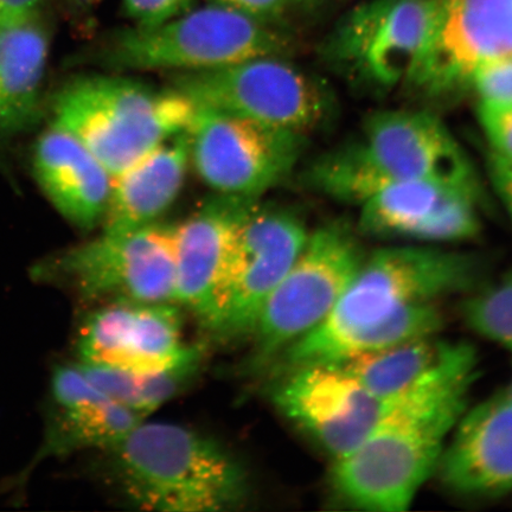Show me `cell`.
Returning <instances> with one entry per match:
<instances>
[{
	"label": "cell",
	"instance_id": "6da1fadb",
	"mask_svg": "<svg viewBox=\"0 0 512 512\" xmlns=\"http://www.w3.org/2000/svg\"><path fill=\"white\" fill-rule=\"evenodd\" d=\"M473 380L440 382L402 396L361 445L334 460L330 484L338 501L368 512L411 508L437 470Z\"/></svg>",
	"mask_w": 512,
	"mask_h": 512
},
{
	"label": "cell",
	"instance_id": "44dd1931",
	"mask_svg": "<svg viewBox=\"0 0 512 512\" xmlns=\"http://www.w3.org/2000/svg\"><path fill=\"white\" fill-rule=\"evenodd\" d=\"M51 392L59 412L48 446L57 452L79 448L112 451L144 421L96 387L79 364L57 368Z\"/></svg>",
	"mask_w": 512,
	"mask_h": 512
},
{
	"label": "cell",
	"instance_id": "e0dca14e",
	"mask_svg": "<svg viewBox=\"0 0 512 512\" xmlns=\"http://www.w3.org/2000/svg\"><path fill=\"white\" fill-rule=\"evenodd\" d=\"M260 200L216 194L175 224V303L209 330L236 232Z\"/></svg>",
	"mask_w": 512,
	"mask_h": 512
},
{
	"label": "cell",
	"instance_id": "9a60e30c",
	"mask_svg": "<svg viewBox=\"0 0 512 512\" xmlns=\"http://www.w3.org/2000/svg\"><path fill=\"white\" fill-rule=\"evenodd\" d=\"M511 56L512 0H443L432 47L409 86L456 92L480 67Z\"/></svg>",
	"mask_w": 512,
	"mask_h": 512
},
{
	"label": "cell",
	"instance_id": "e575fe53",
	"mask_svg": "<svg viewBox=\"0 0 512 512\" xmlns=\"http://www.w3.org/2000/svg\"><path fill=\"white\" fill-rule=\"evenodd\" d=\"M508 390H509V393H510L511 398H512V384H511V386L508 388Z\"/></svg>",
	"mask_w": 512,
	"mask_h": 512
},
{
	"label": "cell",
	"instance_id": "5bb4252c",
	"mask_svg": "<svg viewBox=\"0 0 512 512\" xmlns=\"http://www.w3.org/2000/svg\"><path fill=\"white\" fill-rule=\"evenodd\" d=\"M82 364L131 373H158L202 355L183 339L175 303L113 300L94 311L78 336Z\"/></svg>",
	"mask_w": 512,
	"mask_h": 512
},
{
	"label": "cell",
	"instance_id": "4316f807",
	"mask_svg": "<svg viewBox=\"0 0 512 512\" xmlns=\"http://www.w3.org/2000/svg\"><path fill=\"white\" fill-rule=\"evenodd\" d=\"M469 86L477 95L478 108L504 110L512 107V56L492 61L476 70Z\"/></svg>",
	"mask_w": 512,
	"mask_h": 512
},
{
	"label": "cell",
	"instance_id": "603a6c76",
	"mask_svg": "<svg viewBox=\"0 0 512 512\" xmlns=\"http://www.w3.org/2000/svg\"><path fill=\"white\" fill-rule=\"evenodd\" d=\"M451 187L457 185L428 181L387 185L361 204L360 230L376 238H400L425 245L434 211Z\"/></svg>",
	"mask_w": 512,
	"mask_h": 512
},
{
	"label": "cell",
	"instance_id": "f546056e",
	"mask_svg": "<svg viewBox=\"0 0 512 512\" xmlns=\"http://www.w3.org/2000/svg\"><path fill=\"white\" fill-rule=\"evenodd\" d=\"M210 3L271 25H277L291 6L290 0H210Z\"/></svg>",
	"mask_w": 512,
	"mask_h": 512
},
{
	"label": "cell",
	"instance_id": "2e32d148",
	"mask_svg": "<svg viewBox=\"0 0 512 512\" xmlns=\"http://www.w3.org/2000/svg\"><path fill=\"white\" fill-rule=\"evenodd\" d=\"M439 483L457 497L495 499L512 492V398L508 389L465 409L439 459Z\"/></svg>",
	"mask_w": 512,
	"mask_h": 512
},
{
	"label": "cell",
	"instance_id": "83f0119b",
	"mask_svg": "<svg viewBox=\"0 0 512 512\" xmlns=\"http://www.w3.org/2000/svg\"><path fill=\"white\" fill-rule=\"evenodd\" d=\"M125 16L136 27L149 28L196 8V0H123Z\"/></svg>",
	"mask_w": 512,
	"mask_h": 512
},
{
	"label": "cell",
	"instance_id": "4fadbf2b",
	"mask_svg": "<svg viewBox=\"0 0 512 512\" xmlns=\"http://www.w3.org/2000/svg\"><path fill=\"white\" fill-rule=\"evenodd\" d=\"M349 144L386 185L406 181L478 184L463 147L437 115L426 111L371 114L360 137Z\"/></svg>",
	"mask_w": 512,
	"mask_h": 512
},
{
	"label": "cell",
	"instance_id": "d6986e66",
	"mask_svg": "<svg viewBox=\"0 0 512 512\" xmlns=\"http://www.w3.org/2000/svg\"><path fill=\"white\" fill-rule=\"evenodd\" d=\"M339 364L371 393L393 400L435 383L476 375L478 360L471 345L432 335Z\"/></svg>",
	"mask_w": 512,
	"mask_h": 512
},
{
	"label": "cell",
	"instance_id": "5b68a950",
	"mask_svg": "<svg viewBox=\"0 0 512 512\" xmlns=\"http://www.w3.org/2000/svg\"><path fill=\"white\" fill-rule=\"evenodd\" d=\"M290 41L275 25L210 3L156 27L115 31L100 59L120 74L203 72L255 59L287 56Z\"/></svg>",
	"mask_w": 512,
	"mask_h": 512
},
{
	"label": "cell",
	"instance_id": "8fae6325",
	"mask_svg": "<svg viewBox=\"0 0 512 512\" xmlns=\"http://www.w3.org/2000/svg\"><path fill=\"white\" fill-rule=\"evenodd\" d=\"M191 164L216 194L260 200L296 170L307 137L197 107L190 127Z\"/></svg>",
	"mask_w": 512,
	"mask_h": 512
},
{
	"label": "cell",
	"instance_id": "836d02e7",
	"mask_svg": "<svg viewBox=\"0 0 512 512\" xmlns=\"http://www.w3.org/2000/svg\"><path fill=\"white\" fill-rule=\"evenodd\" d=\"M313 2H316V0H290L291 5H306Z\"/></svg>",
	"mask_w": 512,
	"mask_h": 512
},
{
	"label": "cell",
	"instance_id": "d4e9b609",
	"mask_svg": "<svg viewBox=\"0 0 512 512\" xmlns=\"http://www.w3.org/2000/svg\"><path fill=\"white\" fill-rule=\"evenodd\" d=\"M444 323L438 303L408 306L339 339L316 364L344 363L416 338L438 335Z\"/></svg>",
	"mask_w": 512,
	"mask_h": 512
},
{
	"label": "cell",
	"instance_id": "484cf974",
	"mask_svg": "<svg viewBox=\"0 0 512 512\" xmlns=\"http://www.w3.org/2000/svg\"><path fill=\"white\" fill-rule=\"evenodd\" d=\"M460 316L467 328L499 345L512 361V268L491 285L466 294Z\"/></svg>",
	"mask_w": 512,
	"mask_h": 512
},
{
	"label": "cell",
	"instance_id": "4dcf8cb0",
	"mask_svg": "<svg viewBox=\"0 0 512 512\" xmlns=\"http://www.w3.org/2000/svg\"><path fill=\"white\" fill-rule=\"evenodd\" d=\"M489 171L497 195L507 209L512 223V160L490 152Z\"/></svg>",
	"mask_w": 512,
	"mask_h": 512
},
{
	"label": "cell",
	"instance_id": "8992f818",
	"mask_svg": "<svg viewBox=\"0 0 512 512\" xmlns=\"http://www.w3.org/2000/svg\"><path fill=\"white\" fill-rule=\"evenodd\" d=\"M169 86L197 107L305 137L328 123L334 110L328 86L286 56H260L203 72L174 74Z\"/></svg>",
	"mask_w": 512,
	"mask_h": 512
},
{
	"label": "cell",
	"instance_id": "7c38bea8",
	"mask_svg": "<svg viewBox=\"0 0 512 512\" xmlns=\"http://www.w3.org/2000/svg\"><path fill=\"white\" fill-rule=\"evenodd\" d=\"M400 398H379L341 364L286 371L273 393L279 411L334 460L361 445Z\"/></svg>",
	"mask_w": 512,
	"mask_h": 512
},
{
	"label": "cell",
	"instance_id": "ba28073f",
	"mask_svg": "<svg viewBox=\"0 0 512 512\" xmlns=\"http://www.w3.org/2000/svg\"><path fill=\"white\" fill-rule=\"evenodd\" d=\"M360 241L342 222L313 232L268 298L252 332V364L277 361L298 339L323 322L341 299L364 259Z\"/></svg>",
	"mask_w": 512,
	"mask_h": 512
},
{
	"label": "cell",
	"instance_id": "d6a6232c",
	"mask_svg": "<svg viewBox=\"0 0 512 512\" xmlns=\"http://www.w3.org/2000/svg\"><path fill=\"white\" fill-rule=\"evenodd\" d=\"M75 5L81 6V8H86V6L92 5L94 0H72Z\"/></svg>",
	"mask_w": 512,
	"mask_h": 512
},
{
	"label": "cell",
	"instance_id": "f1b7e54d",
	"mask_svg": "<svg viewBox=\"0 0 512 512\" xmlns=\"http://www.w3.org/2000/svg\"><path fill=\"white\" fill-rule=\"evenodd\" d=\"M478 117L491 146L490 152L512 160V107L504 110L478 108Z\"/></svg>",
	"mask_w": 512,
	"mask_h": 512
},
{
	"label": "cell",
	"instance_id": "30bf717a",
	"mask_svg": "<svg viewBox=\"0 0 512 512\" xmlns=\"http://www.w3.org/2000/svg\"><path fill=\"white\" fill-rule=\"evenodd\" d=\"M309 235L303 217L293 209L256 204L236 232L209 331L226 341L251 337L262 307Z\"/></svg>",
	"mask_w": 512,
	"mask_h": 512
},
{
	"label": "cell",
	"instance_id": "cb8c5ba5",
	"mask_svg": "<svg viewBox=\"0 0 512 512\" xmlns=\"http://www.w3.org/2000/svg\"><path fill=\"white\" fill-rule=\"evenodd\" d=\"M201 360L200 355L158 373H131L82 363L79 367L102 392L146 420L181 392L195 375Z\"/></svg>",
	"mask_w": 512,
	"mask_h": 512
},
{
	"label": "cell",
	"instance_id": "ffe728a7",
	"mask_svg": "<svg viewBox=\"0 0 512 512\" xmlns=\"http://www.w3.org/2000/svg\"><path fill=\"white\" fill-rule=\"evenodd\" d=\"M190 164L189 132H183L112 177L102 229L126 232L159 222L181 194Z\"/></svg>",
	"mask_w": 512,
	"mask_h": 512
},
{
	"label": "cell",
	"instance_id": "7a4b0ae2",
	"mask_svg": "<svg viewBox=\"0 0 512 512\" xmlns=\"http://www.w3.org/2000/svg\"><path fill=\"white\" fill-rule=\"evenodd\" d=\"M484 268L475 254L434 245L377 249L364 256L330 315L277 361L285 373L316 364L339 339L405 307L476 291L483 283Z\"/></svg>",
	"mask_w": 512,
	"mask_h": 512
},
{
	"label": "cell",
	"instance_id": "9c48e42d",
	"mask_svg": "<svg viewBox=\"0 0 512 512\" xmlns=\"http://www.w3.org/2000/svg\"><path fill=\"white\" fill-rule=\"evenodd\" d=\"M40 275L60 278L88 300L175 303V224L102 232L69 249ZM176 304V303H175Z\"/></svg>",
	"mask_w": 512,
	"mask_h": 512
},
{
	"label": "cell",
	"instance_id": "ac0fdd59",
	"mask_svg": "<svg viewBox=\"0 0 512 512\" xmlns=\"http://www.w3.org/2000/svg\"><path fill=\"white\" fill-rule=\"evenodd\" d=\"M32 165L38 185L63 219L85 232L102 224L112 176L78 139L51 127L38 139Z\"/></svg>",
	"mask_w": 512,
	"mask_h": 512
},
{
	"label": "cell",
	"instance_id": "1f68e13d",
	"mask_svg": "<svg viewBox=\"0 0 512 512\" xmlns=\"http://www.w3.org/2000/svg\"><path fill=\"white\" fill-rule=\"evenodd\" d=\"M43 0H0V30L37 17Z\"/></svg>",
	"mask_w": 512,
	"mask_h": 512
},
{
	"label": "cell",
	"instance_id": "7402d4cb",
	"mask_svg": "<svg viewBox=\"0 0 512 512\" xmlns=\"http://www.w3.org/2000/svg\"><path fill=\"white\" fill-rule=\"evenodd\" d=\"M48 53L37 17L0 30V134L22 131L36 120Z\"/></svg>",
	"mask_w": 512,
	"mask_h": 512
},
{
	"label": "cell",
	"instance_id": "277c9868",
	"mask_svg": "<svg viewBox=\"0 0 512 512\" xmlns=\"http://www.w3.org/2000/svg\"><path fill=\"white\" fill-rule=\"evenodd\" d=\"M53 112V126L78 139L114 177L188 132L196 106L170 86L155 88L118 73L70 81L56 95Z\"/></svg>",
	"mask_w": 512,
	"mask_h": 512
},
{
	"label": "cell",
	"instance_id": "3957f363",
	"mask_svg": "<svg viewBox=\"0 0 512 512\" xmlns=\"http://www.w3.org/2000/svg\"><path fill=\"white\" fill-rule=\"evenodd\" d=\"M112 451L125 495L139 508L219 512L246 503L245 467L226 446L192 428L144 420Z\"/></svg>",
	"mask_w": 512,
	"mask_h": 512
},
{
	"label": "cell",
	"instance_id": "52a82bcc",
	"mask_svg": "<svg viewBox=\"0 0 512 512\" xmlns=\"http://www.w3.org/2000/svg\"><path fill=\"white\" fill-rule=\"evenodd\" d=\"M443 0H369L352 9L323 43L322 57L370 91L409 86L437 34Z\"/></svg>",
	"mask_w": 512,
	"mask_h": 512
}]
</instances>
